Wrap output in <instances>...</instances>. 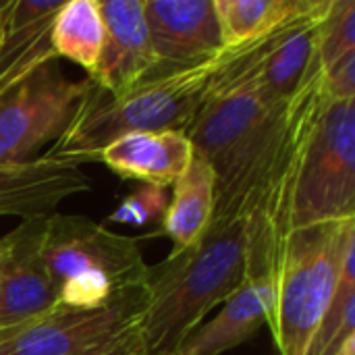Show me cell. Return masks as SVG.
Listing matches in <instances>:
<instances>
[{
	"label": "cell",
	"instance_id": "15",
	"mask_svg": "<svg viewBox=\"0 0 355 355\" xmlns=\"http://www.w3.org/2000/svg\"><path fill=\"white\" fill-rule=\"evenodd\" d=\"M193 158V146L179 131H141L127 133L98 152L96 160L114 175L139 181L158 189L173 187L187 171Z\"/></svg>",
	"mask_w": 355,
	"mask_h": 355
},
{
	"label": "cell",
	"instance_id": "4",
	"mask_svg": "<svg viewBox=\"0 0 355 355\" xmlns=\"http://www.w3.org/2000/svg\"><path fill=\"white\" fill-rule=\"evenodd\" d=\"M42 256L58 304L67 308H102L150 277L137 237L112 233L83 214L46 216Z\"/></svg>",
	"mask_w": 355,
	"mask_h": 355
},
{
	"label": "cell",
	"instance_id": "18",
	"mask_svg": "<svg viewBox=\"0 0 355 355\" xmlns=\"http://www.w3.org/2000/svg\"><path fill=\"white\" fill-rule=\"evenodd\" d=\"M312 4L314 0H214L223 48L233 50L264 40Z\"/></svg>",
	"mask_w": 355,
	"mask_h": 355
},
{
	"label": "cell",
	"instance_id": "22",
	"mask_svg": "<svg viewBox=\"0 0 355 355\" xmlns=\"http://www.w3.org/2000/svg\"><path fill=\"white\" fill-rule=\"evenodd\" d=\"M168 206L166 189H158L152 185H141L131 196H127L121 206L108 216L110 223L119 225H135L144 227L152 220H162Z\"/></svg>",
	"mask_w": 355,
	"mask_h": 355
},
{
	"label": "cell",
	"instance_id": "3",
	"mask_svg": "<svg viewBox=\"0 0 355 355\" xmlns=\"http://www.w3.org/2000/svg\"><path fill=\"white\" fill-rule=\"evenodd\" d=\"M233 50H223L218 56L196 67L141 81L121 96H108L92 83L77 116L46 156L83 164L96 160L100 150L127 133H185L216 89Z\"/></svg>",
	"mask_w": 355,
	"mask_h": 355
},
{
	"label": "cell",
	"instance_id": "17",
	"mask_svg": "<svg viewBox=\"0 0 355 355\" xmlns=\"http://www.w3.org/2000/svg\"><path fill=\"white\" fill-rule=\"evenodd\" d=\"M214 183L212 166L193 152L191 164L173 185L162 216V233L173 241V254L196 248L206 235L214 214Z\"/></svg>",
	"mask_w": 355,
	"mask_h": 355
},
{
	"label": "cell",
	"instance_id": "6",
	"mask_svg": "<svg viewBox=\"0 0 355 355\" xmlns=\"http://www.w3.org/2000/svg\"><path fill=\"white\" fill-rule=\"evenodd\" d=\"M355 218V98L327 94L306 141L291 204V235Z\"/></svg>",
	"mask_w": 355,
	"mask_h": 355
},
{
	"label": "cell",
	"instance_id": "23",
	"mask_svg": "<svg viewBox=\"0 0 355 355\" xmlns=\"http://www.w3.org/2000/svg\"><path fill=\"white\" fill-rule=\"evenodd\" d=\"M0 29H2V12H0Z\"/></svg>",
	"mask_w": 355,
	"mask_h": 355
},
{
	"label": "cell",
	"instance_id": "9",
	"mask_svg": "<svg viewBox=\"0 0 355 355\" xmlns=\"http://www.w3.org/2000/svg\"><path fill=\"white\" fill-rule=\"evenodd\" d=\"M333 0H314L312 8L264 40L235 48L227 75L250 83L268 104L281 106L320 69L318 42Z\"/></svg>",
	"mask_w": 355,
	"mask_h": 355
},
{
	"label": "cell",
	"instance_id": "5",
	"mask_svg": "<svg viewBox=\"0 0 355 355\" xmlns=\"http://www.w3.org/2000/svg\"><path fill=\"white\" fill-rule=\"evenodd\" d=\"M355 245V218L291 235L275 285L268 329L279 355H306L333 302L341 264Z\"/></svg>",
	"mask_w": 355,
	"mask_h": 355
},
{
	"label": "cell",
	"instance_id": "8",
	"mask_svg": "<svg viewBox=\"0 0 355 355\" xmlns=\"http://www.w3.org/2000/svg\"><path fill=\"white\" fill-rule=\"evenodd\" d=\"M92 81L69 79L58 60L42 64L0 96V164L33 160L60 139L77 116Z\"/></svg>",
	"mask_w": 355,
	"mask_h": 355
},
{
	"label": "cell",
	"instance_id": "16",
	"mask_svg": "<svg viewBox=\"0 0 355 355\" xmlns=\"http://www.w3.org/2000/svg\"><path fill=\"white\" fill-rule=\"evenodd\" d=\"M275 304V289L266 281L243 285L220 312L202 322L173 355H223L252 341L268 324Z\"/></svg>",
	"mask_w": 355,
	"mask_h": 355
},
{
	"label": "cell",
	"instance_id": "19",
	"mask_svg": "<svg viewBox=\"0 0 355 355\" xmlns=\"http://www.w3.org/2000/svg\"><path fill=\"white\" fill-rule=\"evenodd\" d=\"M104 46V21L98 0H64L52 23L56 58H69L87 75L98 67Z\"/></svg>",
	"mask_w": 355,
	"mask_h": 355
},
{
	"label": "cell",
	"instance_id": "14",
	"mask_svg": "<svg viewBox=\"0 0 355 355\" xmlns=\"http://www.w3.org/2000/svg\"><path fill=\"white\" fill-rule=\"evenodd\" d=\"M64 0H0V96L58 60L52 48V23Z\"/></svg>",
	"mask_w": 355,
	"mask_h": 355
},
{
	"label": "cell",
	"instance_id": "11",
	"mask_svg": "<svg viewBox=\"0 0 355 355\" xmlns=\"http://www.w3.org/2000/svg\"><path fill=\"white\" fill-rule=\"evenodd\" d=\"M144 17L156 58L148 79L196 67L225 50L214 0H144Z\"/></svg>",
	"mask_w": 355,
	"mask_h": 355
},
{
	"label": "cell",
	"instance_id": "12",
	"mask_svg": "<svg viewBox=\"0 0 355 355\" xmlns=\"http://www.w3.org/2000/svg\"><path fill=\"white\" fill-rule=\"evenodd\" d=\"M104 46L87 79L108 96H121L146 81L156 67L144 17V0H98Z\"/></svg>",
	"mask_w": 355,
	"mask_h": 355
},
{
	"label": "cell",
	"instance_id": "1",
	"mask_svg": "<svg viewBox=\"0 0 355 355\" xmlns=\"http://www.w3.org/2000/svg\"><path fill=\"white\" fill-rule=\"evenodd\" d=\"M285 112L287 104H268L250 83L231 79L223 69L216 89L185 131L216 177L210 225L248 216L281 146Z\"/></svg>",
	"mask_w": 355,
	"mask_h": 355
},
{
	"label": "cell",
	"instance_id": "7",
	"mask_svg": "<svg viewBox=\"0 0 355 355\" xmlns=\"http://www.w3.org/2000/svg\"><path fill=\"white\" fill-rule=\"evenodd\" d=\"M148 285L116 293L106 306L56 304L44 316L0 337V355H146L141 324Z\"/></svg>",
	"mask_w": 355,
	"mask_h": 355
},
{
	"label": "cell",
	"instance_id": "13",
	"mask_svg": "<svg viewBox=\"0 0 355 355\" xmlns=\"http://www.w3.org/2000/svg\"><path fill=\"white\" fill-rule=\"evenodd\" d=\"M89 189V175L73 160L44 154L19 164H0V216H50L67 198Z\"/></svg>",
	"mask_w": 355,
	"mask_h": 355
},
{
	"label": "cell",
	"instance_id": "20",
	"mask_svg": "<svg viewBox=\"0 0 355 355\" xmlns=\"http://www.w3.org/2000/svg\"><path fill=\"white\" fill-rule=\"evenodd\" d=\"M352 337H355V245L343 258L333 302L306 355H341Z\"/></svg>",
	"mask_w": 355,
	"mask_h": 355
},
{
	"label": "cell",
	"instance_id": "21",
	"mask_svg": "<svg viewBox=\"0 0 355 355\" xmlns=\"http://www.w3.org/2000/svg\"><path fill=\"white\" fill-rule=\"evenodd\" d=\"M352 52H355V0H333L318 42L320 71L331 69Z\"/></svg>",
	"mask_w": 355,
	"mask_h": 355
},
{
	"label": "cell",
	"instance_id": "2",
	"mask_svg": "<svg viewBox=\"0 0 355 355\" xmlns=\"http://www.w3.org/2000/svg\"><path fill=\"white\" fill-rule=\"evenodd\" d=\"M252 281L248 220L210 225L202 241L150 266L141 339L146 355H173L216 308Z\"/></svg>",
	"mask_w": 355,
	"mask_h": 355
},
{
	"label": "cell",
	"instance_id": "10",
	"mask_svg": "<svg viewBox=\"0 0 355 355\" xmlns=\"http://www.w3.org/2000/svg\"><path fill=\"white\" fill-rule=\"evenodd\" d=\"M44 229L46 216L27 218L0 237V337L58 304L42 256Z\"/></svg>",
	"mask_w": 355,
	"mask_h": 355
}]
</instances>
